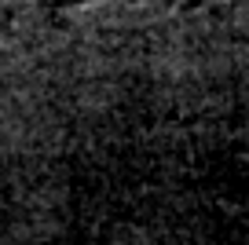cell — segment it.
I'll return each mask as SVG.
<instances>
[{"label": "cell", "mask_w": 249, "mask_h": 245, "mask_svg": "<svg viewBox=\"0 0 249 245\" xmlns=\"http://www.w3.org/2000/svg\"><path fill=\"white\" fill-rule=\"evenodd\" d=\"M81 4H95V0H55V8H81Z\"/></svg>", "instance_id": "obj_1"}]
</instances>
